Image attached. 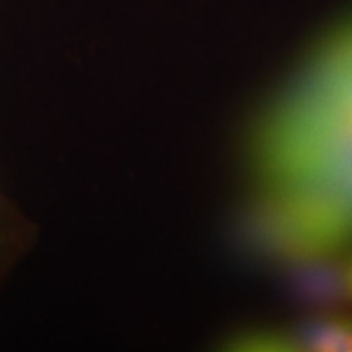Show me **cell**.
I'll return each instance as SVG.
<instances>
[{
	"label": "cell",
	"instance_id": "cell-1",
	"mask_svg": "<svg viewBox=\"0 0 352 352\" xmlns=\"http://www.w3.org/2000/svg\"><path fill=\"white\" fill-rule=\"evenodd\" d=\"M287 175L297 191L334 188L352 182V114L307 129L296 142Z\"/></svg>",
	"mask_w": 352,
	"mask_h": 352
},
{
	"label": "cell",
	"instance_id": "cell-2",
	"mask_svg": "<svg viewBox=\"0 0 352 352\" xmlns=\"http://www.w3.org/2000/svg\"><path fill=\"white\" fill-rule=\"evenodd\" d=\"M296 351L352 352V320L315 318L300 324L290 334Z\"/></svg>",
	"mask_w": 352,
	"mask_h": 352
},
{
	"label": "cell",
	"instance_id": "cell-3",
	"mask_svg": "<svg viewBox=\"0 0 352 352\" xmlns=\"http://www.w3.org/2000/svg\"><path fill=\"white\" fill-rule=\"evenodd\" d=\"M305 191L316 192L323 196L334 209L341 215V219L347 223V227L352 226V182L341 184L334 188H323V189H305Z\"/></svg>",
	"mask_w": 352,
	"mask_h": 352
},
{
	"label": "cell",
	"instance_id": "cell-4",
	"mask_svg": "<svg viewBox=\"0 0 352 352\" xmlns=\"http://www.w3.org/2000/svg\"><path fill=\"white\" fill-rule=\"evenodd\" d=\"M344 296L352 300V258L344 267Z\"/></svg>",
	"mask_w": 352,
	"mask_h": 352
}]
</instances>
